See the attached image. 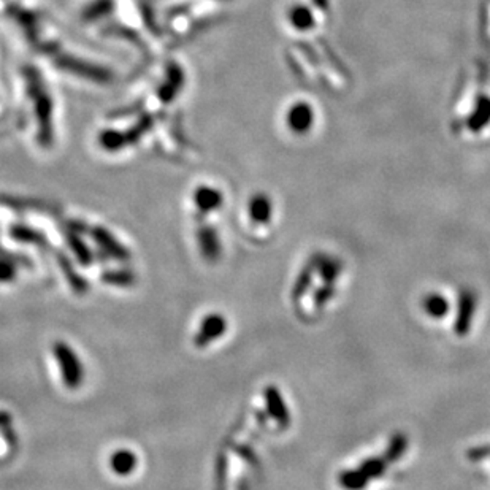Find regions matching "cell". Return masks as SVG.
<instances>
[{"label":"cell","mask_w":490,"mask_h":490,"mask_svg":"<svg viewBox=\"0 0 490 490\" xmlns=\"http://www.w3.org/2000/svg\"><path fill=\"white\" fill-rule=\"evenodd\" d=\"M54 357L58 360L59 369L62 370V378L65 386L76 387L83 381V366L81 362L69 344L56 343L54 344Z\"/></svg>","instance_id":"cell-1"},{"label":"cell","mask_w":490,"mask_h":490,"mask_svg":"<svg viewBox=\"0 0 490 490\" xmlns=\"http://www.w3.org/2000/svg\"><path fill=\"white\" fill-rule=\"evenodd\" d=\"M138 460L135 454L129 449H118L115 450L113 455L110 457V468L113 470L116 475L126 476L137 468Z\"/></svg>","instance_id":"cell-2"}]
</instances>
